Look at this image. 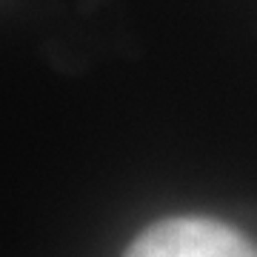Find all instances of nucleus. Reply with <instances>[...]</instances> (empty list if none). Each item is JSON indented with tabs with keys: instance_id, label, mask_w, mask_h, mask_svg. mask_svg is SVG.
<instances>
[{
	"instance_id": "f257e3e1",
	"label": "nucleus",
	"mask_w": 257,
	"mask_h": 257,
	"mask_svg": "<svg viewBox=\"0 0 257 257\" xmlns=\"http://www.w3.org/2000/svg\"><path fill=\"white\" fill-rule=\"evenodd\" d=\"M126 257H257L243 234L206 217H172L140 234Z\"/></svg>"
}]
</instances>
